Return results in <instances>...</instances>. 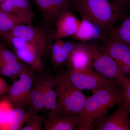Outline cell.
<instances>
[{
    "instance_id": "cell-32",
    "label": "cell",
    "mask_w": 130,
    "mask_h": 130,
    "mask_svg": "<svg viewBox=\"0 0 130 130\" xmlns=\"http://www.w3.org/2000/svg\"><path fill=\"white\" fill-rule=\"evenodd\" d=\"M6 0H0V5H1Z\"/></svg>"
},
{
    "instance_id": "cell-25",
    "label": "cell",
    "mask_w": 130,
    "mask_h": 130,
    "mask_svg": "<svg viewBox=\"0 0 130 130\" xmlns=\"http://www.w3.org/2000/svg\"><path fill=\"white\" fill-rule=\"evenodd\" d=\"M44 120L43 118L36 114L31 115L26 124L22 128V130H41Z\"/></svg>"
},
{
    "instance_id": "cell-2",
    "label": "cell",
    "mask_w": 130,
    "mask_h": 130,
    "mask_svg": "<svg viewBox=\"0 0 130 130\" xmlns=\"http://www.w3.org/2000/svg\"><path fill=\"white\" fill-rule=\"evenodd\" d=\"M123 101L121 90L115 85L93 90L79 115L84 130L94 129L95 121L106 116L114 106H120Z\"/></svg>"
},
{
    "instance_id": "cell-12",
    "label": "cell",
    "mask_w": 130,
    "mask_h": 130,
    "mask_svg": "<svg viewBox=\"0 0 130 130\" xmlns=\"http://www.w3.org/2000/svg\"><path fill=\"white\" fill-rule=\"evenodd\" d=\"M44 130H84L80 115L49 114L44 120Z\"/></svg>"
},
{
    "instance_id": "cell-24",
    "label": "cell",
    "mask_w": 130,
    "mask_h": 130,
    "mask_svg": "<svg viewBox=\"0 0 130 130\" xmlns=\"http://www.w3.org/2000/svg\"><path fill=\"white\" fill-rule=\"evenodd\" d=\"M13 108L5 97L0 99V130H6L9 116Z\"/></svg>"
},
{
    "instance_id": "cell-9",
    "label": "cell",
    "mask_w": 130,
    "mask_h": 130,
    "mask_svg": "<svg viewBox=\"0 0 130 130\" xmlns=\"http://www.w3.org/2000/svg\"><path fill=\"white\" fill-rule=\"evenodd\" d=\"M5 34L22 38L32 43L43 54L50 46V39L47 32L42 27L35 26L29 24H20L16 25L11 31Z\"/></svg>"
},
{
    "instance_id": "cell-6",
    "label": "cell",
    "mask_w": 130,
    "mask_h": 130,
    "mask_svg": "<svg viewBox=\"0 0 130 130\" xmlns=\"http://www.w3.org/2000/svg\"><path fill=\"white\" fill-rule=\"evenodd\" d=\"M1 36L13 47L20 60L35 70H41L43 68L42 56L44 54L38 47L20 38L7 34Z\"/></svg>"
},
{
    "instance_id": "cell-3",
    "label": "cell",
    "mask_w": 130,
    "mask_h": 130,
    "mask_svg": "<svg viewBox=\"0 0 130 130\" xmlns=\"http://www.w3.org/2000/svg\"><path fill=\"white\" fill-rule=\"evenodd\" d=\"M56 91L58 96L56 115H80L87 97L72 84L65 75L58 78Z\"/></svg>"
},
{
    "instance_id": "cell-16",
    "label": "cell",
    "mask_w": 130,
    "mask_h": 130,
    "mask_svg": "<svg viewBox=\"0 0 130 130\" xmlns=\"http://www.w3.org/2000/svg\"><path fill=\"white\" fill-rule=\"evenodd\" d=\"M81 18L78 28L71 37L74 40L83 43L95 39H100L101 32L100 29L96 27V26L87 18L83 16H81Z\"/></svg>"
},
{
    "instance_id": "cell-18",
    "label": "cell",
    "mask_w": 130,
    "mask_h": 130,
    "mask_svg": "<svg viewBox=\"0 0 130 130\" xmlns=\"http://www.w3.org/2000/svg\"><path fill=\"white\" fill-rule=\"evenodd\" d=\"M105 37L121 42L130 47V14L117 26H113Z\"/></svg>"
},
{
    "instance_id": "cell-14",
    "label": "cell",
    "mask_w": 130,
    "mask_h": 130,
    "mask_svg": "<svg viewBox=\"0 0 130 130\" xmlns=\"http://www.w3.org/2000/svg\"><path fill=\"white\" fill-rule=\"evenodd\" d=\"M80 20L71 11L65 12L56 21L53 36L56 39H63L74 35L77 30Z\"/></svg>"
},
{
    "instance_id": "cell-8",
    "label": "cell",
    "mask_w": 130,
    "mask_h": 130,
    "mask_svg": "<svg viewBox=\"0 0 130 130\" xmlns=\"http://www.w3.org/2000/svg\"><path fill=\"white\" fill-rule=\"evenodd\" d=\"M75 87L80 90H94L114 86L116 83L92 70L85 72H75L69 70L64 74Z\"/></svg>"
},
{
    "instance_id": "cell-4",
    "label": "cell",
    "mask_w": 130,
    "mask_h": 130,
    "mask_svg": "<svg viewBox=\"0 0 130 130\" xmlns=\"http://www.w3.org/2000/svg\"><path fill=\"white\" fill-rule=\"evenodd\" d=\"M92 58L93 68L100 74L114 81L123 88L128 83V78L120 74L116 61L100 49L95 42H85Z\"/></svg>"
},
{
    "instance_id": "cell-22",
    "label": "cell",
    "mask_w": 130,
    "mask_h": 130,
    "mask_svg": "<svg viewBox=\"0 0 130 130\" xmlns=\"http://www.w3.org/2000/svg\"><path fill=\"white\" fill-rule=\"evenodd\" d=\"M23 24H26L19 17L0 9V36L11 31L16 25Z\"/></svg>"
},
{
    "instance_id": "cell-11",
    "label": "cell",
    "mask_w": 130,
    "mask_h": 130,
    "mask_svg": "<svg viewBox=\"0 0 130 130\" xmlns=\"http://www.w3.org/2000/svg\"><path fill=\"white\" fill-rule=\"evenodd\" d=\"M67 61L69 70L85 72L93 70V61L85 43H76Z\"/></svg>"
},
{
    "instance_id": "cell-1",
    "label": "cell",
    "mask_w": 130,
    "mask_h": 130,
    "mask_svg": "<svg viewBox=\"0 0 130 130\" xmlns=\"http://www.w3.org/2000/svg\"><path fill=\"white\" fill-rule=\"evenodd\" d=\"M72 8L97 26L100 39L122 18L125 7L118 0H72Z\"/></svg>"
},
{
    "instance_id": "cell-30",
    "label": "cell",
    "mask_w": 130,
    "mask_h": 130,
    "mask_svg": "<svg viewBox=\"0 0 130 130\" xmlns=\"http://www.w3.org/2000/svg\"><path fill=\"white\" fill-rule=\"evenodd\" d=\"M11 86L0 76V96L7 94L10 90Z\"/></svg>"
},
{
    "instance_id": "cell-7",
    "label": "cell",
    "mask_w": 130,
    "mask_h": 130,
    "mask_svg": "<svg viewBox=\"0 0 130 130\" xmlns=\"http://www.w3.org/2000/svg\"><path fill=\"white\" fill-rule=\"evenodd\" d=\"M42 16V28L47 30L55 27L61 15L72 8V0H31Z\"/></svg>"
},
{
    "instance_id": "cell-31",
    "label": "cell",
    "mask_w": 130,
    "mask_h": 130,
    "mask_svg": "<svg viewBox=\"0 0 130 130\" xmlns=\"http://www.w3.org/2000/svg\"><path fill=\"white\" fill-rule=\"evenodd\" d=\"M118 1L124 7H125L126 5L130 4V0H118Z\"/></svg>"
},
{
    "instance_id": "cell-17",
    "label": "cell",
    "mask_w": 130,
    "mask_h": 130,
    "mask_svg": "<svg viewBox=\"0 0 130 130\" xmlns=\"http://www.w3.org/2000/svg\"><path fill=\"white\" fill-rule=\"evenodd\" d=\"M76 43L56 39L51 46L52 59L56 66H60L67 61Z\"/></svg>"
},
{
    "instance_id": "cell-15",
    "label": "cell",
    "mask_w": 130,
    "mask_h": 130,
    "mask_svg": "<svg viewBox=\"0 0 130 130\" xmlns=\"http://www.w3.org/2000/svg\"><path fill=\"white\" fill-rule=\"evenodd\" d=\"M41 89L43 98L44 109L49 111V114H54L56 111L58 96L56 89L58 78L49 76L39 77Z\"/></svg>"
},
{
    "instance_id": "cell-13",
    "label": "cell",
    "mask_w": 130,
    "mask_h": 130,
    "mask_svg": "<svg viewBox=\"0 0 130 130\" xmlns=\"http://www.w3.org/2000/svg\"><path fill=\"white\" fill-rule=\"evenodd\" d=\"M100 49L115 60L130 66V47L121 42L107 37L100 39Z\"/></svg>"
},
{
    "instance_id": "cell-26",
    "label": "cell",
    "mask_w": 130,
    "mask_h": 130,
    "mask_svg": "<svg viewBox=\"0 0 130 130\" xmlns=\"http://www.w3.org/2000/svg\"><path fill=\"white\" fill-rule=\"evenodd\" d=\"M0 9L8 13L17 16L23 20L21 17V13L14 0H6L0 5ZM24 22L25 23V21Z\"/></svg>"
},
{
    "instance_id": "cell-19",
    "label": "cell",
    "mask_w": 130,
    "mask_h": 130,
    "mask_svg": "<svg viewBox=\"0 0 130 130\" xmlns=\"http://www.w3.org/2000/svg\"><path fill=\"white\" fill-rule=\"evenodd\" d=\"M30 108L27 111L32 115L44 109L43 98L39 77L35 78L30 93Z\"/></svg>"
},
{
    "instance_id": "cell-29",
    "label": "cell",
    "mask_w": 130,
    "mask_h": 130,
    "mask_svg": "<svg viewBox=\"0 0 130 130\" xmlns=\"http://www.w3.org/2000/svg\"><path fill=\"white\" fill-rule=\"evenodd\" d=\"M115 60L118 65L120 74L126 78H130V66L118 61Z\"/></svg>"
},
{
    "instance_id": "cell-5",
    "label": "cell",
    "mask_w": 130,
    "mask_h": 130,
    "mask_svg": "<svg viewBox=\"0 0 130 130\" xmlns=\"http://www.w3.org/2000/svg\"><path fill=\"white\" fill-rule=\"evenodd\" d=\"M35 70L28 66L21 73L18 80L11 86L5 98L13 108L24 109L30 102V93L35 78Z\"/></svg>"
},
{
    "instance_id": "cell-27",
    "label": "cell",
    "mask_w": 130,
    "mask_h": 130,
    "mask_svg": "<svg viewBox=\"0 0 130 130\" xmlns=\"http://www.w3.org/2000/svg\"><path fill=\"white\" fill-rule=\"evenodd\" d=\"M19 60L15 54L0 42V63H9Z\"/></svg>"
},
{
    "instance_id": "cell-21",
    "label": "cell",
    "mask_w": 130,
    "mask_h": 130,
    "mask_svg": "<svg viewBox=\"0 0 130 130\" xmlns=\"http://www.w3.org/2000/svg\"><path fill=\"white\" fill-rule=\"evenodd\" d=\"M31 115L24 109L13 108L9 116L6 130H21Z\"/></svg>"
},
{
    "instance_id": "cell-28",
    "label": "cell",
    "mask_w": 130,
    "mask_h": 130,
    "mask_svg": "<svg viewBox=\"0 0 130 130\" xmlns=\"http://www.w3.org/2000/svg\"><path fill=\"white\" fill-rule=\"evenodd\" d=\"M127 78L128 79V83L122 88L121 93L123 101L126 103L130 113V78Z\"/></svg>"
},
{
    "instance_id": "cell-10",
    "label": "cell",
    "mask_w": 130,
    "mask_h": 130,
    "mask_svg": "<svg viewBox=\"0 0 130 130\" xmlns=\"http://www.w3.org/2000/svg\"><path fill=\"white\" fill-rule=\"evenodd\" d=\"M129 111L123 101L118 108L110 115L96 120L93 124L95 130H129Z\"/></svg>"
},
{
    "instance_id": "cell-23",
    "label": "cell",
    "mask_w": 130,
    "mask_h": 130,
    "mask_svg": "<svg viewBox=\"0 0 130 130\" xmlns=\"http://www.w3.org/2000/svg\"><path fill=\"white\" fill-rule=\"evenodd\" d=\"M22 16V19L26 24H32L35 17L30 0H14Z\"/></svg>"
},
{
    "instance_id": "cell-20",
    "label": "cell",
    "mask_w": 130,
    "mask_h": 130,
    "mask_svg": "<svg viewBox=\"0 0 130 130\" xmlns=\"http://www.w3.org/2000/svg\"><path fill=\"white\" fill-rule=\"evenodd\" d=\"M28 66L20 60L9 63H0V75L9 78L14 82Z\"/></svg>"
}]
</instances>
